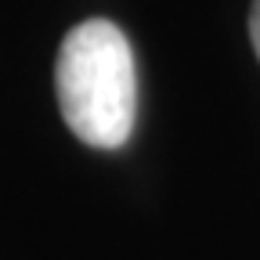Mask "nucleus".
Returning a JSON list of instances; mask_svg holds the SVG:
<instances>
[{
	"mask_svg": "<svg viewBox=\"0 0 260 260\" xmlns=\"http://www.w3.org/2000/svg\"><path fill=\"white\" fill-rule=\"evenodd\" d=\"M61 119L90 148H123L138 123V65L126 32L87 18L65 32L54 61Z\"/></svg>",
	"mask_w": 260,
	"mask_h": 260,
	"instance_id": "1",
	"label": "nucleus"
},
{
	"mask_svg": "<svg viewBox=\"0 0 260 260\" xmlns=\"http://www.w3.org/2000/svg\"><path fill=\"white\" fill-rule=\"evenodd\" d=\"M249 44L260 58V0H253V8H249Z\"/></svg>",
	"mask_w": 260,
	"mask_h": 260,
	"instance_id": "2",
	"label": "nucleus"
}]
</instances>
